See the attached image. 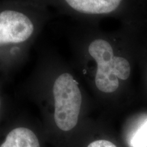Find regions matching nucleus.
I'll use <instances>...</instances> for the list:
<instances>
[{
	"instance_id": "f257e3e1",
	"label": "nucleus",
	"mask_w": 147,
	"mask_h": 147,
	"mask_svg": "<svg viewBox=\"0 0 147 147\" xmlns=\"http://www.w3.org/2000/svg\"><path fill=\"white\" fill-rule=\"evenodd\" d=\"M66 36L71 64L78 76L89 79L99 92L113 94L118 91L121 81L129 78V62L117 53L110 38L92 34L83 25L75 23L67 29Z\"/></svg>"
},
{
	"instance_id": "f03ea898",
	"label": "nucleus",
	"mask_w": 147,
	"mask_h": 147,
	"mask_svg": "<svg viewBox=\"0 0 147 147\" xmlns=\"http://www.w3.org/2000/svg\"><path fill=\"white\" fill-rule=\"evenodd\" d=\"M70 62L51 49L40 51L27 80L29 86L50 95L52 117L56 126L64 131L78 124L83 106V93Z\"/></svg>"
},
{
	"instance_id": "7ed1b4c3",
	"label": "nucleus",
	"mask_w": 147,
	"mask_h": 147,
	"mask_svg": "<svg viewBox=\"0 0 147 147\" xmlns=\"http://www.w3.org/2000/svg\"><path fill=\"white\" fill-rule=\"evenodd\" d=\"M49 14L42 8H0V74L14 76L29 59L33 46L46 25Z\"/></svg>"
},
{
	"instance_id": "20e7f679",
	"label": "nucleus",
	"mask_w": 147,
	"mask_h": 147,
	"mask_svg": "<svg viewBox=\"0 0 147 147\" xmlns=\"http://www.w3.org/2000/svg\"><path fill=\"white\" fill-rule=\"evenodd\" d=\"M63 10L81 23L82 18L113 14L123 0H61Z\"/></svg>"
},
{
	"instance_id": "39448f33",
	"label": "nucleus",
	"mask_w": 147,
	"mask_h": 147,
	"mask_svg": "<svg viewBox=\"0 0 147 147\" xmlns=\"http://www.w3.org/2000/svg\"><path fill=\"white\" fill-rule=\"evenodd\" d=\"M0 147H40V145L32 130L18 127L9 132Z\"/></svg>"
},
{
	"instance_id": "423d86ee",
	"label": "nucleus",
	"mask_w": 147,
	"mask_h": 147,
	"mask_svg": "<svg viewBox=\"0 0 147 147\" xmlns=\"http://www.w3.org/2000/svg\"><path fill=\"white\" fill-rule=\"evenodd\" d=\"M87 147H117L110 141L106 140H97L90 143Z\"/></svg>"
},
{
	"instance_id": "0eeeda50",
	"label": "nucleus",
	"mask_w": 147,
	"mask_h": 147,
	"mask_svg": "<svg viewBox=\"0 0 147 147\" xmlns=\"http://www.w3.org/2000/svg\"><path fill=\"white\" fill-rule=\"evenodd\" d=\"M1 105H2V101H1V95H0V115H1Z\"/></svg>"
}]
</instances>
